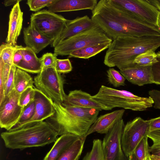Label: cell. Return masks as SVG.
<instances>
[{"mask_svg":"<svg viewBox=\"0 0 160 160\" xmlns=\"http://www.w3.org/2000/svg\"><path fill=\"white\" fill-rule=\"evenodd\" d=\"M92 12L91 19L112 40L122 37L160 36L158 28L114 5L109 0L99 1Z\"/></svg>","mask_w":160,"mask_h":160,"instance_id":"obj_1","label":"cell"},{"mask_svg":"<svg viewBox=\"0 0 160 160\" xmlns=\"http://www.w3.org/2000/svg\"><path fill=\"white\" fill-rule=\"evenodd\" d=\"M160 47V36H127L113 40L107 51L104 60L109 67H117L120 70L134 65L140 54L148 50L155 51Z\"/></svg>","mask_w":160,"mask_h":160,"instance_id":"obj_2","label":"cell"},{"mask_svg":"<svg viewBox=\"0 0 160 160\" xmlns=\"http://www.w3.org/2000/svg\"><path fill=\"white\" fill-rule=\"evenodd\" d=\"M53 105L54 113L45 121L60 136L70 134L87 138L86 134L98 117L100 111L54 102Z\"/></svg>","mask_w":160,"mask_h":160,"instance_id":"obj_3","label":"cell"},{"mask_svg":"<svg viewBox=\"0 0 160 160\" xmlns=\"http://www.w3.org/2000/svg\"><path fill=\"white\" fill-rule=\"evenodd\" d=\"M1 136L6 148L22 150L50 144L56 141L58 135L47 122L43 121L3 132Z\"/></svg>","mask_w":160,"mask_h":160,"instance_id":"obj_4","label":"cell"},{"mask_svg":"<svg viewBox=\"0 0 160 160\" xmlns=\"http://www.w3.org/2000/svg\"><path fill=\"white\" fill-rule=\"evenodd\" d=\"M96 101L110 110L115 108L134 111H143L154 104L152 98L142 97L125 90H119L102 85L95 95L92 96Z\"/></svg>","mask_w":160,"mask_h":160,"instance_id":"obj_5","label":"cell"},{"mask_svg":"<svg viewBox=\"0 0 160 160\" xmlns=\"http://www.w3.org/2000/svg\"><path fill=\"white\" fill-rule=\"evenodd\" d=\"M108 37L98 25L86 30L64 41L54 48L57 55H69L73 51L86 47L111 42Z\"/></svg>","mask_w":160,"mask_h":160,"instance_id":"obj_6","label":"cell"},{"mask_svg":"<svg viewBox=\"0 0 160 160\" xmlns=\"http://www.w3.org/2000/svg\"><path fill=\"white\" fill-rule=\"evenodd\" d=\"M36 88L53 102L62 103L67 94L64 90V80L53 67H42L34 78Z\"/></svg>","mask_w":160,"mask_h":160,"instance_id":"obj_7","label":"cell"},{"mask_svg":"<svg viewBox=\"0 0 160 160\" xmlns=\"http://www.w3.org/2000/svg\"><path fill=\"white\" fill-rule=\"evenodd\" d=\"M67 20L60 15L44 9L32 14L30 23L38 31L53 42L61 33Z\"/></svg>","mask_w":160,"mask_h":160,"instance_id":"obj_8","label":"cell"},{"mask_svg":"<svg viewBox=\"0 0 160 160\" xmlns=\"http://www.w3.org/2000/svg\"><path fill=\"white\" fill-rule=\"evenodd\" d=\"M150 131L149 120L137 117L125 125L121 139L122 149L128 158L132 154L142 140Z\"/></svg>","mask_w":160,"mask_h":160,"instance_id":"obj_9","label":"cell"},{"mask_svg":"<svg viewBox=\"0 0 160 160\" xmlns=\"http://www.w3.org/2000/svg\"><path fill=\"white\" fill-rule=\"evenodd\" d=\"M142 21L158 28L160 12L147 0H109Z\"/></svg>","mask_w":160,"mask_h":160,"instance_id":"obj_10","label":"cell"},{"mask_svg":"<svg viewBox=\"0 0 160 160\" xmlns=\"http://www.w3.org/2000/svg\"><path fill=\"white\" fill-rule=\"evenodd\" d=\"M125 126L122 119L106 133L102 141L105 160H128L123 151L121 139Z\"/></svg>","mask_w":160,"mask_h":160,"instance_id":"obj_11","label":"cell"},{"mask_svg":"<svg viewBox=\"0 0 160 160\" xmlns=\"http://www.w3.org/2000/svg\"><path fill=\"white\" fill-rule=\"evenodd\" d=\"M19 94L14 89L0 103V126L7 131L18 122L23 110L19 105Z\"/></svg>","mask_w":160,"mask_h":160,"instance_id":"obj_12","label":"cell"},{"mask_svg":"<svg viewBox=\"0 0 160 160\" xmlns=\"http://www.w3.org/2000/svg\"><path fill=\"white\" fill-rule=\"evenodd\" d=\"M96 25L87 15L77 17L72 20H68L64 29L59 37L52 42L51 46L54 48L61 42Z\"/></svg>","mask_w":160,"mask_h":160,"instance_id":"obj_13","label":"cell"},{"mask_svg":"<svg viewBox=\"0 0 160 160\" xmlns=\"http://www.w3.org/2000/svg\"><path fill=\"white\" fill-rule=\"evenodd\" d=\"M35 90L34 114L32 118L21 128L32 123L43 121L54 113L53 101L36 88Z\"/></svg>","mask_w":160,"mask_h":160,"instance_id":"obj_14","label":"cell"},{"mask_svg":"<svg viewBox=\"0 0 160 160\" xmlns=\"http://www.w3.org/2000/svg\"><path fill=\"white\" fill-rule=\"evenodd\" d=\"M152 66L134 65L120 70V73L129 82L139 86L155 84L153 80Z\"/></svg>","mask_w":160,"mask_h":160,"instance_id":"obj_15","label":"cell"},{"mask_svg":"<svg viewBox=\"0 0 160 160\" xmlns=\"http://www.w3.org/2000/svg\"><path fill=\"white\" fill-rule=\"evenodd\" d=\"M66 106L92 108L99 111L108 109L95 100L89 93L81 90H74L67 95L62 103Z\"/></svg>","mask_w":160,"mask_h":160,"instance_id":"obj_16","label":"cell"},{"mask_svg":"<svg viewBox=\"0 0 160 160\" xmlns=\"http://www.w3.org/2000/svg\"><path fill=\"white\" fill-rule=\"evenodd\" d=\"M124 112V109H121L98 117L89 129L86 137L95 132L106 134L117 122L122 119Z\"/></svg>","mask_w":160,"mask_h":160,"instance_id":"obj_17","label":"cell"},{"mask_svg":"<svg viewBox=\"0 0 160 160\" xmlns=\"http://www.w3.org/2000/svg\"><path fill=\"white\" fill-rule=\"evenodd\" d=\"M97 3V0H55L47 8L54 13L85 9L92 11Z\"/></svg>","mask_w":160,"mask_h":160,"instance_id":"obj_18","label":"cell"},{"mask_svg":"<svg viewBox=\"0 0 160 160\" xmlns=\"http://www.w3.org/2000/svg\"><path fill=\"white\" fill-rule=\"evenodd\" d=\"M20 2L14 5L9 15L8 29L6 42L11 46L16 45L17 39L22 28L23 12L22 11Z\"/></svg>","mask_w":160,"mask_h":160,"instance_id":"obj_19","label":"cell"},{"mask_svg":"<svg viewBox=\"0 0 160 160\" xmlns=\"http://www.w3.org/2000/svg\"><path fill=\"white\" fill-rule=\"evenodd\" d=\"M23 33L26 47L30 48L36 54L38 53L53 42L38 31L31 23L28 27L23 28Z\"/></svg>","mask_w":160,"mask_h":160,"instance_id":"obj_20","label":"cell"},{"mask_svg":"<svg viewBox=\"0 0 160 160\" xmlns=\"http://www.w3.org/2000/svg\"><path fill=\"white\" fill-rule=\"evenodd\" d=\"M20 48L23 59L16 67L32 73H40L42 68L40 58H38L36 53L28 47L20 45Z\"/></svg>","mask_w":160,"mask_h":160,"instance_id":"obj_21","label":"cell"},{"mask_svg":"<svg viewBox=\"0 0 160 160\" xmlns=\"http://www.w3.org/2000/svg\"><path fill=\"white\" fill-rule=\"evenodd\" d=\"M79 137L70 134L61 135L54 142L53 146L47 154L43 160H55Z\"/></svg>","mask_w":160,"mask_h":160,"instance_id":"obj_22","label":"cell"},{"mask_svg":"<svg viewBox=\"0 0 160 160\" xmlns=\"http://www.w3.org/2000/svg\"><path fill=\"white\" fill-rule=\"evenodd\" d=\"M86 138L79 137L55 160H78L82 154Z\"/></svg>","mask_w":160,"mask_h":160,"instance_id":"obj_23","label":"cell"},{"mask_svg":"<svg viewBox=\"0 0 160 160\" xmlns=\"http://www.w3.org/2000/svg\"><path fill=\"white\" fill-rule=\"evenodd\" d=\"M111 43H106L80 48L71 52L68 57L88 59L108 48Z\"/></svg>","mask_w":160,"mask_h":160,"instance_id":"obj_24","label":"cell"},{"mask_svg":"<svg viewBox=\"0 0 160 160\" xmlns=\"http://www.w3.org/2000/svg\"><path fill=\"white\" fill-rule=\"evenodd\" d=\"M34 80L28 72L18 68L14 76V89L19 94L29 87L34 88Z\"/></svg>","mask_w":160,"mask_h":160,"instance_id":"obj_25","label":"cell"},{"mask_svg":"<svg viewBox=\"0 0 160 160\" xmlns=\"http://www.w3.org/2000/svg\"><path fill=\"white\" fill-rule=\"evenodd\" d=\"M158 61L157 53L152 50H149L137 56L134 61V65L138 66H152Z\"/></svg>","mask_w":160,"mask_h":160,"instance_id":"obj_26","label":"cell"},{"mask_svg":"<svg viewBox=\"0 0 160 160\" xmlns=\"http://www.w3.org/2000/svg\"><path fill=\"white\" fill-rule=\"evenodd\" d=\"M11 66L4 63L0 58V103L5 98V90Z\"/></svg>","mask_w":160,"mask_h":160,"instance_id":"obj_27","label":"cell"},{"mask_svg":"<svg viewBox=\"0 0 160 160\" xmlns=\"http://www.w3.org/2000/svg\"><path fill=\"white\" fill-rule=\"evenodd\" d=\"M82 160H105L101 140L97 139L93 140L91 150L86 153Z\"/></svg>","mask_w":160,"mask_h":160,"instance_id":"obj_28","label":"cell"},{"mask_svg":"<svg viewBox=\"0 0 160 160\" xmlns=\"http://www.w3.org/2000/svg\"><path fill=\"white\" fill-rule=\"evenodd\" d=\"M35 111V103L33 101L23 108V110L18 123L10 131L21 128L26 122L33 117Z\"/></svg>","mask_w":160,"mask_h":160,"instance_id":"obj_29","label":"cell"},{"mask_svg":"<svg viewBox=\"0 0 160 160\" xmlns=\"http://www.w3.org/2000/svg\"><path fill=\"white\" fill-rule=\"evenodd\" d=\"M148 137L152 142V144L149 147L150 155L160 157V129L150 132Z\"/></svg>","mask_w":160,"mask_h":160,"instance_id":"obj_30","label":"cell"},{"mask_svg":"<svg viewBox=\"0 0 160 160\" xmlns=\"http://www.w3.org/2000/svg\"><path fill=\"white\" fill-rule=\"evenodd\" d=\"M15 50L14 46H11L6 43L1 45L0 47V58L3 60L4 63L12 66L13 58Z\"/></svg>","mask_w":160,"mask_h":160,"instance_id":"obj_31","label":"cell"},{"mask_svg":"<svg viewBox=\"0 0 160 160\" xmlns=\"http://www.w3.org/2000/svg\"><path fill=\"white\" fill-rule=\"evenodd\" d=\"M109 82L115 87H118L125 85V78L118 71L113 68H110L107 71Z\"/></svg>","mask_w":160,"mask_h":160,"instance_id":"obj_32","label":"cell"},{"mask_svg":"<svg viewBox=\"0 0 160 160\" xmlns=\"http://www.w3.org/2000/svg\"><path fill=\"white\" fill-rule=\"evenodd\" d=\"M35 94V88L29 87L19 94L18 104L24 108L34 101Z\"/></svg>","mask_w":160,"mask_h":160,"instance_id":"obj_33","label":"cell"},{"mask_svg":"<svg viewBox=\"0 0 160 160\" xmlns=\"http://www.w3.org/2000/svg\"><path fill=\"white\" fill-rule=\"evenodd\" d=\"M148 138V136L143 138L133 152L139 160H145L146 157L150 154L149 151V146Z\"/></svg>","mask_w":160,"mask_h":160,"instance_id":"obj_34","label":"cell"},{"mask_svg":"<svg viewBox=\"0 0 160 160\" xmlns=\"http://www.w3.org/2000/svg\"><path fill=\"white\" fill-rule=\"evenodd\" d=\"M55 0H28L27 4L29 6L30 11H39L42 8L48 7Z\"/></svg>","mask_w":160,"mask_h":160,"instance_id":"obj_35","label":"cell"},{"mask_svg":"<svg viewBox=\"0 0 160 160\" xmlns=\"http://www.w3.org/2000/svg\"><path fill=\"white\" fill-rule=\"evenodd\" d=\"M56 71L59 73H66L70 72L72 67L69 59H57L55 67Z\"/></svg>","mask_w":160,"mask_h":160,"instance_id":"obj_36","label":"cell"},{"mask_svg":"<svg viewBox=\"0 0 160 160\" xmlns=\"http://www.w3.org/2000/svg\"><path fill=\"white\" fill-rule=\"evenodd\" d=\"M17 68L12 65L11 68L9 76L5 87V98L8 97L14 89V78Z\"/></svg>","mask_w":160,"mask_h":160,"instance_id":"obj_37","label":"cell"},{"mask_svg":"<svg viewBox=\"0 0 160 160\" xmlns=\"http://www.w3.org/2000/svg\"><path fill=\"white\" fill-rule=\"evenodd\" d=\"M57 55L54 53L47 52L40 58L42 67H55Z\"/></svg>","mask_w":160,"mask_h":160,"instance_id":"obj_38","label":"cell"},{"mask_svg":"<svg viewBox=\"0 0 160 160\" xmlns=\"http://www.w3.org/2000/svg\"><path fill=\"white\" fill-rule=\"evenodd\" d=\"M158 61L152 66L153 80L155 84L160 85V51L157 53Z\"/></svg>","mask_w":160,"mask_h":160,"instance_id":"obj_39","label":"cell"},{"mask_svg":"<svg viewBox=\"0 0 160 160\" xmlns=\"http://www.w3.org/2000/svg\"><path fill=\"white\" fill-rule=\"evenodd\" d=\"M148 93L153 100L154 108L160 109V91L153 89L149 91Z\"/></svg>","mask_w":160,"mask_h":160,"instance_id":"obj_40","label":"cell"},{"mask_svg":"<svg viewBox=\"0 0 160 160\" xmlns=\"http://www.w3.org/2000/svg\"><path fill=\"white\" fill-rule=\"evenodd\" d=\"M15 46V50L13 56L12 64L16 66L22 60L23 56L20 51V45H16Z\"/></svg>","mask_w":160,"mask_h":160,"instance_id":"obj_41","label":"cell"},{"mask_svg":"<svg viewBox=\"0 0 160 160\" xmlns=\"http://www.w3.org/2000/svg\"><path fill=\"white\" fill-rule=\"evenodd\" d=\"M150 131L160 129V116L149 120Z\"/></svg>","mask_w":160,"mask_h":160,"instance_id":"obj_42","label":"cell"},{"mask_svg":"<svg viewBox=\"0 0 160 160\" xmlns=\"http://www.w3.org/2000/svg\"><path fill=\"white\" fill-rule=\"evenodd\" d=\"M148 2L153 5L160 12V0H147Z\"/></svg>","mask_w":160,"mask_h":160,"instance_id":"obj_43","label":"cell"},{"mask_svg":"<svg viewBox=\"0 0 160 160\" xmlns=\"http://www.w3.org/2000/svg\"><path fill=\"white\" fill-rule=\"evenodd\" d=\"M21 0H5L4 4L5 6H8L16 4L17 2L21 1Z\"/></svg>","mask_w":160,"mask_h":160,"instance_id":"obj_44","label":"cell"},{"mask_svg":"<svg viewBox=\"0 0 160 160\" xmlns=\"http://www.w3.org/2000/svg\"><path fill=\"white\" fill-rule=\"evenodd\" d=\"M128 158V160H139L134 153L129 156Z\"/></svg>","mask_w":160,"mask_h":160,"instance_id":"obj_45","label":"cell"},{"mask_svg":"<svg viewBox=\"0 0 160 160\" xmlns=\"http://www.w3.org/2000/svg\"><path fill=\"white\" fill-rule=\"evenodd\" d=\"M150 157L152 160H160V157L152 156L150 155Z\"/></svg>","mask_w":160,"mask_h":160,"instance_id":"obj_46","label":"cell"},{"mask_svg":"<svg viewBox=\"0 0 160 160\" xmlns=\"http://www.w3.org/2000/svg\"><path fill=\"white\" fill-rule=\"evenodd\" d=\"M145 160H152L150 157V154L146 157Z\"/></svg>","mask_w":160,"mask_h":160,"instance_id":"obj_47","label":"cell"},{"mask_svg":"<svg viewBox=\"0 0 160 160\" xmlns=\"http://www.w3.org/2000/svg\"><path fill=\"white\" fill-rule=\"evenodd\" d=\"M158 28L160 31V15L159 16V21H158Z\"/></svg>","mask_w":160,"mask_h":160,"instance_id":"obj_48","label":"cell"}]
</instances>
